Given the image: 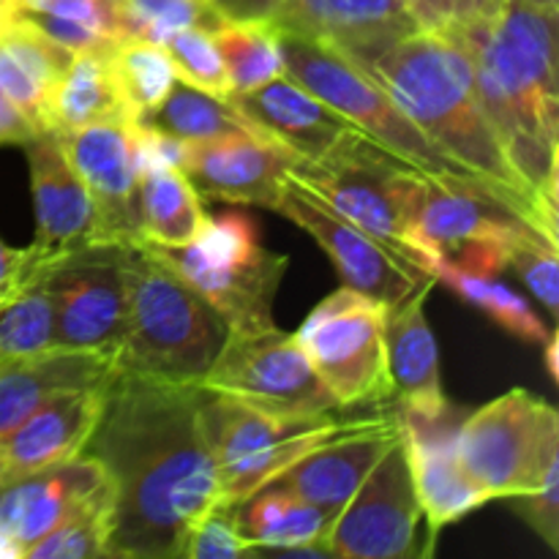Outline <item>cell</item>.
Instances as JSON below:
<instances>
[{"instance_id":"24","label":"cell","mask_w":559,"mask_h":559,"mask_svg":"<svg viewBox=\"0 0 559 559\" xmlns=\"http://www.w3.org/2000/svg\"><path fill=\"white\" fill-rule=\"evenodd\" d=\"M431 287L435 282L424 284L385 314L391 402L399 404V413L424 415V418H435L451 407L442 391L435 333L426 320V298Z\"/></svg>"},{"instance_id":"46","label":"cell","mask_w":559,"mask_h":559,"mask_svg":"<svg viewBox=\"0 0 559 559\" xmlns=\"http://www.w3.org/2000/svg\"><path fill=\"white\" fill-rule=\"evenodd\" d=\"M544 347H546V371H549V374H551V380H559V369H557V364H559V360H557V349H559V342H557V333H551V336L549 338H546V344H544Z\"/></svg>"},{"instance_id":"47","label":"cell","mask_w":559,"mask_h":559,"mask_svg":"<svg viewBox=\"0 0 559 559\" xmlns=\"http://www.w3.org/2000/svg\"><path fill=\"white\" fill-rule=\"evenodd\" d=\"M0 559H20V549L3 535H0Z\"/></svg>"},{"instance_id":"33","label":"cell","mask_w":559,"mask_h":559,"mask_svg":"<svg viewBox=\"0 0 559 559\" xmlns=\"http://www.w3.org/2000/svg\"><path fill=\"white\" fill-rule=\"evenodd\" d=\"M140 126H147V129H156L183 142L211 140V136L229 134V131L251 129L243 115L229 104V98H218L180 80L175 82L167 98L140 120Z\"/></svg>"},{"instance_id":"19","label":"cell","mask_w":559,"mask_h":559,"mask_svg":"<svg viewBox=\"0 0 559 559\" xmlns=\"http://www.w3.org/2000/svg\"><path fill=\"white\" fill-rule=\"evenodd\" d=\"M399 418H402L420 513L429 524L426 555H431L442 530L462 522L489 500L459 462L456 429L462 418H456L451 407L435 418L413 413H399Z\"/></svg>"},{"instance_id":"40","label":"cell","mask_w":559,"mask_h":559,"mask_svg":"<svg viewBox=\"0 0 559 559\" xmlns=\"http://www.w3.org/2000/svg\"><path fill=\"white\" fill-rule=\"evenodd\" d=\"M559 243L546 238L538 229L516 235L508 246V267L522 276V282L533 289L535 298L549 309L551 317L559 314Z\"/></svg>"},{"instance_id":"1","label":"cell","mask_w":559,"mask_h":559,"mask_svg":"<svg viewBox=\"0 0 559 559\" xmlns=\"http://www.w3.org/2000/svg\"><path fill=\"white\" fill-rule=\"evenodd\" d=\"M200 385L115 371L107 404L82 453L115 486L104 557L178 559L191 524L218 506V473L200 424Z\"/></svg>"},{"instance_id":"34","label":"cell","mask_w":559,"mask_h":559,"mask_svg":"<svg viewBox=\"0 0 559 559\" xmlns=\"http://www.w3.org/2000/svg\"><path fill=\"white\" fill-rule=\"evenodd\" d=\"M435 276L437 282H445L459 298L478 306V309L486 311L497 325L506 328L508 333L519 336L522 342L546 344V338L555 333L544 325V320H540L533 309H530V304L522 295H516L511 287H506V284L497 282V278L486 276V273L467 271V267H459L453 265V262H437Z\"/></svg>"},{"instance_id":"35","label":"cell","mask_w":559,"mask_h":559,"mask_svg":"<svg viewBox=\"0 0 559 559\" xmlns=\"http://www.w3.org/2000/svg\"><path fill=\"white\" fill-rule=\"evenodd\" d=\"M115 519L112 478L93 491L69 519L31 546L22 559H98L107 549Z\"/></svg>"},{"instance_id":"10","label":"cell","mask_w":559,"mask_h":559,"mask_svg":"<svg viewBox=\"0 0 559 559\" xmlns=\"http://www.w3.org/2000/svg\"><path fill=\"white\" fill-rule=\"evenodd\" d=\"M456 456L486 500H516L559 464V415L524 388L462 418Z\"/></svg>"},{"instance_id":"16","label":"cell","mask_w":559,"mask_h":559,"mask_svg":"<svg viewBox=\"0 0 559 559\" xmlns=\"http://www.w3.org/2000/svg\"><path fill=\"white\" fill-rule=\"evenodd\" d=\"M55 136L91 197L93 243L142 240L136 216L140 153L134 123H93L55 131Z\"/></svg>"},{"instance_id":"9","label":"cell","mask_w":559,"mask_h":559,"mask_svg":"<svg viewBox=\"0 0 559 559\" xmlns=\"http://www.w3.org/2000/svg\"><path fill=\"white\" fill-rule=\"evenodd\" d=\"M278 27L284 71L320 102L336 109L349 126L364 131L407 164L440 175H469L451 156L431 145L418 126L391 102L385 91L342 49L295 27ZM475 178V175H473Z\"/></svg>"},{"instance_id":"37","label":"cell","mask_w":559,"mask_h":559,"mask_svg":"<svg viewBox=\"0 0 559 559\" xmlns=\"http://www.w3.org/2000/svg\"><path fill=\"white\" fill-rule=\"evenodd\" d=\"M120 20L123 41L134 38L158 47H164L180 31H216L224 22L211 0H120Z\"/></svg>"},{"instance_id":"11","label":"cell","mask_w":559,"mask_h":559,"mask_svg":"<svg viewBox=\"0 0 559 559\" xmlns=\"http://www.w3.org/2000/svg\"><path fill=\"white\" fill-rule=\"evenodd\" d=\"M385 314V306L344 284L320 300L295 333L314 374L342 409L391 402Z\"/></svg>"},{"instance_id":"32","label":"cell","mask_w":559,"mask_h":559,"mask_svg":"<svg viewBox=\"0 0 559 559\" xmlns=\"http://www.w3.org/2000/svg\"><path fill=\"white\" fill-rule=\"evenodd\" d=\"M229 80V96L251 93L284 76L276 22H222L213 31Z\"/></svg>"},{"instance_id":"38","label":"cell","mask_w":559,"mask_h":559,"mask_svg":"<svg viewBox=\"0 0 559 559\" xmlns=\"http://www.w3.org/2000/svg\"><path fill=\"white\" fill-rule=\"evenodd\" d=\"M164 49H167L180 82L213 93L218 98H229L227 69H224L213 31H205V27L180 31L178 36H173L164 44Z\"/></svg>"},{"instance_id":"23","label":"cell","mask_w":559,"mask_h":559,"mask_svg":"<svg viewBox=\"0 0 559 559\" xmlns=\"http://www.w3.org/2000/svg\"><path fill=\"white\" fill-rule=\"evenodd\" d=\"M229 104L243 115L257 134L276 142L295 162L320 158L344 131L355 129L336 109L328 107L287 74L251 93L229 96Z\"/></svg>"},{"instance_id":"12","label":"cell","mask_w":559,"mask_h":559,"mask_svg":"<svg viewBox=\"0 0 559 559\" xmlns=\"http://www.w3.org/2000/svg\"><path fill=\"white\" fill-rule=\"evenodd\" d=\"M202 391L284 415L344 413L311 369L295 333L273 325L227 331Z\"/></svg>"},{"instance_id":"21","label":"cell","mask_w":559,"mask_h":559,"mask_svg":"<svg viewBox=\"0 0 559 559\" xmlns=\"http://www.w3.org/2000/svg\"><path fill=\"white\" fill-rule=\"evenodd\" d=\"M31 164L36 238L31 251L41 265L60 254L93 243V207L85 183L66 158L55 131H38L25 142Z\"/></svg>"},{"instance_id":"5","label":"cell","mask_w":559,"mask_h":559,"mask_svg":"<svg viewBox=\"0 0 559 559\" xmlns=\"http://www.w3.org/2000/svg\"><path fill=\"white\" fill-rule=\"evenodd\" d=\"M409 229L420 254L453 262L467 271L497 276L508 267V246L516 235L538 229L546 238L535 205L473 175L415 173L409 200Z\"/></svg>"},{"instance_id":"28","label":"cell","mask_w":559,"mask_h":559,"mask_svg":"<svg viewBox=\"0 0 559 559\" xmlns=\"http://www.w3.org/2000/svg\"><path fill=\"white\" fill-rule=\"evenodd\" d=\"M235 513L243 535L260 555L331 557L325 546L331 516L282 486H265L240 502Z\"/></svg>"},{"instance_id":"31","label":"cell","mask_w":559,"mask_h":559,"mask_svg":"<svg viewBox=\"0 0 559 559\" xmlns=\"http://www.w3.org/2000/svg\"><path fill=\"white\" fill-rule=\"evenodd\" d=\"M5 16L31 22L74 55L123 41L120 0H14Z\"/></svg>"},{"instance_id":"48","label":"cell","mask_w":559,"mask_h":559,"mask_svg":"<svg viewBox=\"0 0 559 559\" xmlns=\"http://www.w3.org/2000/svg\"><path fill=\"white\" fill-rule=\"evenodd\" d=\"M527 3H535V5H551V9H559V0H527Z\"/></svg>"},{"instance_id":"2","label":"cell","mask_w":559,"mask_h":559,"mask_svg":"<svg viewBox=\"0 0 559 559\" xmlns=\"http://www.w3.org/2000/svg\"><path fill=\"white\" fill-rule=\"evenodd\" d=\"M445 38L467 52L502 153L557 238V9L506 0L495 16Z\"/></svg>"},{"instance_id":"8","label":"cell","mask_w":559,"mask_h":559,"mask_svg":"<svg viewBox=\"0 0 559 559\" xmlns=\"http://www.w3.org/2000/svg\"><path fill=\"white\" fill-rule=\"evenodd\" d=\"M156 249L218 311L229 331L273 325V304L289 257L262 246L249 213L224 211L207 218L191 243Z\"/></svg>"},{"instance_id":"29","label":"cell","mask_w":559,"mask_h":559,"mask_svg":"<svg viewBox=\"0 0 559 559\" xmlns=\"http://www.w3.org/2000/svg\"><path fill=\"white\" fill-rule=\"evenodd\" d=\"M112 47H93L74 55L49 102V131L93 123H131L129 104L112 66Z\"/></svg>"},{"instance_id":"26","label":"cell","mask_w":559,"mask_h":559,"mask_svg":"<svg viewBox=\"0 0 559 559\" xmlns=\"http://www.w3.org/2000/svg\"><path fill=\"white\" fill-rule=\"evenodd\" d=\"M118 371L115 353L47 347L0 364V437L63 388L96 385Z\"/></svg>"},{"instance_id":"41","label":"cell","mask_w":559,"mask_h":559,"mask_svg":"<svg viewBox=\"0 0 559 559\" xmlns=\"http://www.w3.org/2000/svg\"><path fill=\"white\" fill-rule=\"evenodd\" d=\"M506 0H404L420 31L453 36L469 25L489 20Z\"/></svg>"},{"instance_id":"6","label":"cell","mask_w":559,"mask_h":559,"mask_svg":"<svg viewBox=\"0 0 559 559\" xmlns=\"http://www.w3.org/2000/svg\"><path fill=\"white\" fill-rule=\"evenodd\" d=\"M418 169L364 131L349 129L320 158L289 164L287 175L314 191L338 216L435 273L409 229V200Z\"/></svg>"},{"instance_id":"4","label":"cell","mask_w":559,"mask_h":559,"mask_svg":"<svg viewBox=\"0 0 559 559\" xmlns=\"http://www.w3.org/2000/svg\"><path fill=\"white\" fill-rule=\"evenodd\" d=\"M218 311L147 240L129 246V309L120 371L200 385L227 338Z\"/></svg>"},{"instance_id":"15","label":"cell","mask_w":559,"mask_h":559,"mask_svg":"<svg viewBox=\"0 0 559 559\" xmlns=\"http://www.w3.org/2000/svg\"><path fill=\"white\" fill-rule=\"evenodd\" d=\"M424 519L402 437L382 453L347 506L331 519L325 546L342 559H404L415 555Z\"/></svg>"},{"instance_id":"30","label":"cell","mask_w":559,"mask_h":559,"mask_svg":"<svg viewBox=\"0 0 559 559\" xmlns=\"http://www.w3.org/2000/svg\"><path fill=\"white\" fill-rule=\"evenodd\" d=\"M136 216L142 240L162 249L191 243L207 222L200 194L173 164H142Z\"/></svg>"},{"instance_id":"39","label":"cell","mask_w":559,"mask_h":559,"mask_svg":"<svg viewBox=\"0 0 559 559\" xmlns=\"http://www.w3.org/2000/svg\"><path fill=\"white\" fill-rule=\"evenodd\" d=\"M260 549L243 535L238 513L229 506H213L197 519L183 538V559H240L257 557Z\"/></svg>"},{"instance_id":"42","label":"cell","mask_w":559,"mask_h":559,"mask_svg":"<svg viewBox=\"0 0 559 559\" xmlns=\"http://www.w3.org/2000/svg\"><path fill=\"white\" fill-rule=\"evenodd\" d=\"M516 500L524 522L538 533V538L551 551H559V464L544 475V480L533 491L516 497Z\"/></svg>"},{"instance_id":"43","label":"cell","mask_w":559,"mask_h":559,"mask_svg":"<svg viewBox=\"0 0 559 559\" xmlns=\"http://www.w3.org/2000/svg\"><path fill=\"white\" fill-rule=\"evenodd\" d=\"M41 267L44 265L36 260L31 246H27V249H11L9 243L0 240V309L9 304L25 284H31Z\"/></svg>"},{"instance_id":"49","label":"cell","mask_w":559,"mask_h":559,"mask_svg":"<svg viewBox=\"0 0 559 559\" xmlns=\"http://www.w3.org/2000/svg\"><path fill=\"white\" fill-rule=\"evenodd\" d=\"M11 3H14V0H0V20H3V16H5V14H9Z\"/></svg>"},{"instance_id":"44","label":"cell","mask_w":559,"mask_h":559,"mask_svg":"<svg viewBox=\"0 0 559 559\" xmlns=\"http://www.w3.org/2000/svg\"><path fill=\"white\" fill-rule=\"evenodd\" d=\"M224 22H278L289 0H211Z\"/></svg>"},{"instance_id":"22","label":"cell","mask_w":559,"mask_h":559,"mask_svg":"<svg viewBox=\"0 0 559 559\" xmlns=\"http://www.w3.org/2000/svg\"><path fill=\"white\" fill-rule=\"evenodd\" d=\"M109 480L107 469L91 453L27 475L0 489V535L20 549V559L36 540L52 533L71 511Z\"/></svg>"},{"instance_id":"36","label":"cell","mask_w":559,"mask_h":559,"mask_svg":"<svg viewBox=\"0 0 559 559\" xmlns=\"http://www.w3.org/2000/svg\"><path fill=\"white\" fill-rule=\"evenodd\" d=\"M112 66L129 104L131 123H140L145 115H151L178 82L167 49L158 44L134 41V38L118 41L112 47Z\"/></svg>"},{"instance_id":"7","label":"cell","mask_w":559,"mask_h":559,"mask_svg":"<svg viewBox=\"0 0 559 559\" xmlns=\"http://www.w3.org/2000/svg\"><path fill=\"white\" fill-rule=\"evenodd\" d=\"M200 424L218 473V506L238 508L353 420L338 413L284 415L205 391Z\"/></svg>"},{"instance_id":"45","label":"cell","mask_w":559,"mask_h":559,"mask_svg":"<svg viewBox=\"0 0 559 559\" xmlns=\"http://www.w3.org/2000/svg\"><path fill=\"white\" fill-rule=\"evenodd\" d=\"M38 131L27 123L25 115L0 93V145H25Z\"/></svg>"},{"instance_id":"14","label":"cell","mask_w":559,"mask_h":559,"mask_svg":"<svg viewBox=\"0 0 559 559\" xmlns=\"http://www.w3.org/2000/svg\"><path fill=\"white\" fill-rule=\"evenodd\" d=\"M273 211L306 229L325 249L347 287L369 295L385 309H393L402 300H407L424 284L437 282L429 267L399 254L382 240L371 238L369 233L338 216L314 191L295 183L289 175Z\"/></svg>"},{"instance_id":"27","label":"cell","mask_w":559,"mask_h":559,"mask_svg":"<svg viewBox=\"0 0 559 559\" xmlns=\"http://www.w3.org/2000/svg\"><path fill=\"white\" fill-rule=\"evenodd\" d=\"M74 52L44 36L31 22L0 20V93L36 131L52 129L49 102Z\"/></svg>"},{"instance_id":"3","label":"cell","mask_w":559,"mask_h":559,"mask_svg":"<svg viewBox=\"0 0 559 559\" xmlns=\"http://www.w3.org/2000/svg\"><path fill=\"white\" fill-rule=\"evenodd\" d=\"M353 60L464 173L535 205L480 107L473 63L459 44L440 33L415 31Z\"/></svg>"},{"instance_id":"13","label":"cell","mask_w":559,"mask_h":559,"mask_svg":"<svg viewBox=\"0 0 559 559\" xmlns=\"http://www.w3.org/2000/svg\"><path fill=\"white\" fill-rule=\"evenodd\" d=\"M129 246L85 243L41 267L52 347L118 353L129 309Z\"/></svg>"},{"instance_id":"25","label":"cell","mask_w":559,"mask_h":559,"mask_svg":"<svg viewBox=\"0 0 559 559\" xmlns=\"http://www.w3.org/2000/svg\"><path fill=\"white\" fill-rule=\"evenodd\" d=\"M276 25L322 38L349 58L420 31L404 0H289Z\"/></svg>"},{"instance_id":"50","label":"cell","mask_w":559,"mask_h":559,"mask_svg":"<svg viewBox=\"0 0 559 559\" xmlns=\"http://www.w3.org/2000/svg\"><path fill=\"white\" fill-rule=\"evenodd\" d=\"M0 489H3V478H0Z\"/></svg>"},{"instance_id":"17","label":"cell","mask_w":559,"mask_h":559,"mask_svg":"<svg viewBox=\"0 0 559 559\" xmlns=\"http://www.w3.org/2000/svg\"><path fill=\"white\" fill-rule=\"evenodd\" d=\"M295 158L257 131H229L186 142L180 173L200 197L233 205H276Z\"/></svg>"},{"instance_id":"18","label":"cell","mask_w":559,"mask_h":559,"mask_svg":"<svg viewBox=\"0 0 559 559\" xmlns=\"http://www.w3.org/2000/svg\"><path fill=\"white\" fill-rule=\"evenodd\" d=\"M109 380L52 393L31 415H25L9 435L0 437L3 486L80 456L102 420Z\"/></svg>"},{"instance_id":"20","label":"cell","mask_w":559,"mask_h":559,"mask_svg":"<svg viewBox=\"0 0 559 559\" xmlns=\"http://www.w3.org/2000/svg\"><path fill=\"white\" fill-rule=\"evenodd\" d=\"M399 437H402L399 413L358 418L342 435L331 437L298 459L293 467L284 469L271 486H282L304 497L333 519Z\"/></svg>"}]
</instances>
